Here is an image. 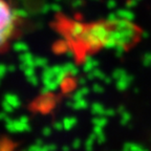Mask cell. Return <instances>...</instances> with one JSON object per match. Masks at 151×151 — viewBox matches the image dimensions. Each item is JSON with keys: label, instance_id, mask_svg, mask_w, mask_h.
<instances>
[{"label": "cell", "instance_id": "cell-1", "mask_svg": "<svg viewBox=\"0 0 151 151\" xmlns=\"http://www.w3.org/2000/svg\"><path fill=\"white\" fill-rule=\"evenodd\" d=\"M59 29L78 58L103 50H129L141 41L143 29L126 18L80 22L61 19Z\"/></svg>", "mask_w": 151, "mask_h": 151}, {"label": "cell", "instance_id": "cell-2", "mask_svg": "<svg viewBox=\"0 0 151 151\" xmlns=\"http://www.w3.org/2000/svg\"><path fill=\"white\" fill-rule=\"evenodd\" d=\"M18 13L7 1L0 0V52L14 36L18 22Z\"/></svg>", "mask_w": 151, "mask_h": 151}, {"label": "cell", "instance_id": "cell-3", "mask_svg": "<svg viewBox=\"0 0 151 151\" xmlns=\"http://www.w3.org/2000/svg\"><path fill=\"white\" fill-rule=\"evenodd\" d=\"M6 103H9V105L12 107H16V106H19V101H18V98L14 94H7L6 97H5V100H4Z\"/></svg>", "mask_w": 151, "mask_h": 151}, {"label": "cell", "instance_id": "cell-4", "mask_svg": "<svg viewBox=\"0 0 151 151\" xmlns=\"http://www.w3.org/2000/svg\"><path fill=\"white\" fill-rule=\"evenodd\" d=\"M19 48H22V50H23V52H26V48H27V47H26V45H24V44H21V43H17L16 45H15V50H19Z\"/></svg>", "mask_w": 151, "mask_h": 151}, {"label": "cell", "instance_id": "cell-5", "mask_svg": "<svg viewBox=\"0 0 151 151\" xmlns=\"http://www.w3.org/2000/svg\"><path fill=\"white\" fill-rule=\"evenodd\" d=\"M6 71V67L4 65H0V77H2Z\"/></svg>", "mask_w": 151, "mask_h": 151}]
</instances>
